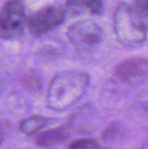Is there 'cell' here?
I'll return each instance as SVG.
<instances>
[{
  "label": "cell",
  "mask_w": 148,
  "mask_h": 149,
  "mask_svg": "<svg viewBox=\"0 0 148 149\" xmlns=\"http://www.w3.org/2000/svg\"><path fill=\"white\" fill-rule=\"evenodd\" d=\"M69 149H106L94 139H79L72 142Z\"/></svg>",
  "instance_id": "obj_10"
},
{
  "label": "cell",
  "mask_w": 148,
  "mask_h": 149,
  "mask_svg": "<svg viewBox=\"0 0 148 149\" xmlns=\"http://www.w3.org/2000/svg\"><path fill=\"white\" fill-rule=\"evenodd\" d=\"M69 137V132L63 127L53 128L40 133L36 137V143L41 147L49 148L64 142Z\"/></svg>",
  "instance_id": "obj_8"
},
{
  "label": "cell",
  "mask_w": 148,
  "mask_h": 149,
  "mask_svg": "<svg viewBox=\"0 0 148 149\" xmlns=\"http://www.w3.org/2000/svg\"><path fill=\"white\" fill-rule=\"evenodd\" d=\"M50 122V119L45 118L43 116H32L28 119H24L20 122L19 130L26 136H32L41 131L46 125Z\"/></svg>",
  "instance_id": "obj_9"
},
{
  "label": "cell",
  "mask_w": 148,
  "mask_h": 149,
  "mask_svg": "<svg viewBox=\"0 0 148 149\" xmlns=\"http://www.w3.org/2000/svg\"><path fill=\"white\" fill-rule=\"evenodd\" d=\"M119 129L117 126H111V127H108L107 130H105L103 134V137L106 139H111V138H115L118 135Z\"/></svg>",
  "instance_id": "obj_11"
},
{
  "label": "cell",
  "mask_w": 148,
  "mask_h": 149,
  "mask_svg": "<svg viewBox=\"0 0 148 149\" xmlns=\"http://www.w3.org/2000/svg\"><path fill=\"white\" fill-rule=\"evenodd\" d=\"M104 4L101 0H66V12L73 15L79 14H97L101 13Z\"/></svg>",
  "instance_id": "obj_7"
},
{
  "label": "cell",
  "mask_w": 148,
  "mask_h": 149,
  "mask_svg": "<svg viewBox=\"0 0 148 149\" xmlns=\"http://www.w3.org/2000/svg\"><path fill=\"white\" fill-rule=\"evenodd\" d=\"M115 77L126 83H134L148 77V59L133 58L126 60L115 69Z\"/></svg>",
  "instance_id": "obj_6"
},
{
  "label": "cell",
  "mask_w": 148,
  "mask_h": 149,
  "mask_svg": "<svg viewBox=\"0 0 148 149\" xmlns=\"http://www.w3.org/2000/svg\"><path fill=\"white\" fill-rule=\"evenodd\" d=\"M136 8L141 13H148V0H135Z\"/></svg>",
  "instance_id": "obj_12"
},
{
  "label": "cell",
  "mask_w": 148,
  "mask_h": 149,
  "mask_svg": "<svg viewBox=\"0 0 148 149\" xmlns=\"http://www.w3.org/2000/svg\"><path fill=\"white\" fill-rule=\"evenodd\" d=\"M88 82L89 76L82 71L68 70L58 73L48 88V108L62 111L71 107L83 96Z\"/></svg>",
  "instance_id": "obj_1"
},
{
  "label": "cell",
  "mask_w": 148,
  "mask_h": 149,
  "mask_svg": "<svg viewBox=\"0 0 148 149\" xmlns=\"http://www.w3.org/2000/svg\"><path fill=\"white\" fill-rule=\"evenodd\" d=\"M65 8L61 6H46L35 12L28 20V28L34 37H42L55 30L64 22Z\"/></svg>",
  "instance_id": "obj_4"
},
{
  "label": "cell",
  "mask_w": 148,
  "mask_h": 149,
  "mask_svg": "<svg viewBox=\"0 0 148 149\" xmlns=\"http://www.w3.org/2000/svg\"><path fill=\"white\" fill-rule=\"evenodd\" d=\"M28 24L26 8L22 0H8L0 10V38L14 40L24 33Z\"/></svg>",
  "instance_id": "obj_3"
},
{
  "label": "cell",
  "mask_w": 148,
  "mask_h": 149,
  "mask_svg": "<svg viewBox=\"0 0 148 149\" xmlns=\"http://www.w3.org/2000/svg\"><path fill=\"white\" fill-rule=\"evenodd\" d=\"M68 39L77 46H93L101 43L104 39V31L92 20H80L69 26Z\"/></svg>",
  "instance_id": "obj_5"
},
{
  "label": "cell",
  "mask_w": 148,
  "mask_h": 149,
  "mask_svg": "<svg viewBox=\"0 0 148 149\" xmlns=\"http://www.w3.org/2000/svg\"><path fill=\"white\" fill-rule=\"evenodd\" d=\"M3 139H4V132H3V130H2V128L0 127V144L2 143Z\"/></svg>",
  "instance_id": "obj_13"
},
{
  "label": "cell",
  "mask_w": 148,
  "mask_h": 149,
  "mask_svg": "<svg viewBox=\"0 0 148 149\" xmlns=\"http://www.w3.org/2000/svg\"><path fill=\"white\" fill-rule=\"evenodd\" d=\"M114 30L123 45L135 46L146 40L148 28L142 13L135 6L120 3L114 13Z\"/></svg>",
  "instance_id": "obj_2"
}]
</instances>
